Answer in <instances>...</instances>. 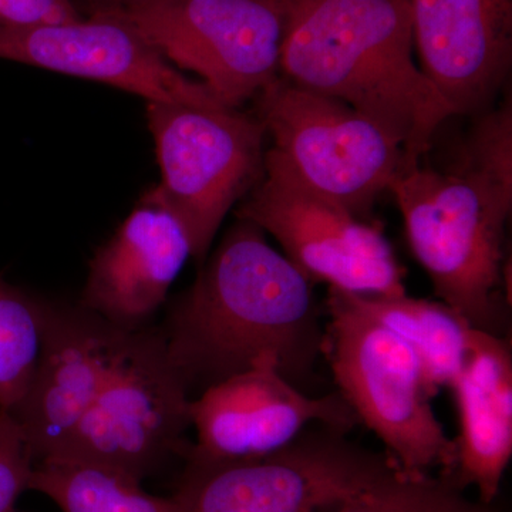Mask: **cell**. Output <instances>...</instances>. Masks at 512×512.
<instances>
[{
    "label": "cell",
    "mask_w": 512,
    "mask_h": 512,
    "mask_svg": "<svg viewBox=\"0 0 512 512\" xmlns=\"http://www.w3.org/2000/svg\"><path fill=\"white\" fill-rule=\"evenodd\" d=\"M255 114L272 154L303 185L362 218L404 163L396 138L333 97L279 76L261 92Z\"/></svg>",
    "instance_id": "9c48e42d"
},
{
    "label": "cell",
    "mask_w": 512,
    "mask_h": 512,
    "mask_svg": "<svg viewBox=\"0 0 512 512\" xmlns=\"http://www.w3.org/2000/svg\"><path fill=\"white\" fill-rule=\"evenodd\" d=\"M450 389L460 433L456 464L444 478L458 490L473 485L481 503L490 504L512 457V357L505 340L471 329L466 362Z\"/></svg>",
    "instance_id": "2e32d148"
},
{
    "label": "cell",
    "mask_w": 512,
    "mask_h": 512,
    "mask_svg": "<svg viewBox=\"0 0 512 512\" xmlns=\"http://www.w3.org/2000/svg\"><path fill=\"white\" fill-rule=\"evenodd\" d=\"M191 400L163 330H126L92 406L49 460L103 464L143 481L174 454L187 453Z\"/></svg>",
    "instance_id": "ba28073f"
},
{
    "label": "cell",
    "mask_w": 512,
    "mask_h": 512,
    "mask_svg": "<svg viewBox=\"0 0 512 512\" xmlns=\"http://www.w3.org/2000/svg\"><path fill=\"white\" fill-rule=\"evenodd\" d=\"M316 423L266 456L211 461L187 457L173 495L181 512H325L392 476L389 456Z\"/></svg>",
    "instance_id": "8992f818"
},
{
    "label": "cell",
    "mask_w": 512,
    "mask_h": 512,
    "mask_svg": "<svg viewBox=\"0 0 512 512\" xmlns=\"http://www.w3.org/2000/svg\"><path fill=\"white\" fill-rule=\"evenodd\" d=\"M410 0H289L281 76L349 104L420 163L451 113L416 63Z\"/></svg>",
    "instance_id": "7a4b0ae2"
},
{
    "label": "cell",
    "mask_w": 512,
    "mask_h": 512,
    "mask_svg": "<svg viewBox=\"0 0 512 512\" xmlns=\"http://www.w3.org/2000/svg\"><path fill=\"white\" fill-rule=\"evenodd\" d=\"M123 471L79 460L36 463L29 490L46 495L63 512H181L173 497L144 490Z\"/></svg>",
    "instance_id": "ac0fdd59"
},
{
    "label": "cell",
    "mask_w": 512,
    "mask_h": 512,
    "mask_svg": "<svg viewBox=\"0 0 512 512\" xmlns=\"http://www.w3.org/2000/svg\"><path fill=\"white\" fill-rule=\"evenodd\" d=\"M35 460L12 414L0 409V512L15 510L16 500L29 490Z\"/></svg>",
    "instance_id": "44dd1931"
},
{
    "label": "cell",
    "mask_w": 512,
    "mask_h": 512,
    "mask_svg": "<svg viewBox=\"0 0 512 512\" xmlns=\"http://www.w3.org/2000/svg\"><path fill=\"white\" fill-rule=\"evenodd\" d=\"M325 350L339 394L359 423L376 434L400 470L450 476L456 441L431 407L416 353L390 330L357 309L348 293L329 288Z\"/></svg>",
    "instance_id": "277c9868"
},
{
    "label": "cell",
    "mask_w": 512,
    "mask_h": 512,
    "mask_svg": "<svg viewBox=\"0 0 512 512\" xmlns=\"http://www.w3.org/2000/svg\"><path fill=\"white\" fill-rule=\"evenodd\" d=\"M191 254L190 239L164 205L144 194L89 262L79 305L121 330L144 328Z\"/></svg>",
    "instance_id": "9a60e30c"
},
{
    "label": "cell",
    "mask_w": 512,
    "mask_h": 512,
    "mask_svg": "<svg viewBox=\"0 0 512 512\" xmlns=\"http://www.w3.org/2000/svg\"><path fill=\"white\" fill-rule=\"evenodd\" d=\"M414 49L451 116L480 113L512 63V0H410Z\"/></svg>",
    "instance_id": "5bb4252c"
},
{
    "label": "cell",
    "mask_w": 512,
    "mask_h": 512,
    "mask_svg": "<svg viewBox=\"0 0 512 512\" xmlns=\"http://www.w3.org/2000/svg\"><path fill=\"white\" fill-rule=\"evenodd\" d=\"M124 332L80 305L59 308L46 303L35 372L9 412L35 464L56 457L79 426L109 375Z\"/></svg>",
    "instance_id": "4fadbf2b"
},
{
    "label": "cell",
    "mask_w": 512,
    "mask_h": 512,
    "mask_svg": "<svg viewBox=\"0 0 512 512\" xmlns=\"http://www.w3.org/2000/svg\"><path fill=\"white\" fill-rule=\"evenodd\" d=\"M348 293V292H346ZM350 302L412 348L423 369L431 397L451 383L467 359L473 329L463 315L443 302L410 296L348 293Z\"/></svg>",
    "instance_id": "e0dca14e"
},
{
    "label": "cell",
    "mask_w": 512,
    "mask_h": 512,
    "mask_svg": "<svg viewBox=\"0 0 512 512\" xmlns=\"http://www.w3.org/2000/svg\"><path fill=\"white\" fill-rule=\"evenodd\" d=\"M73 2L83 16H93L130 8L148 0H73Z\"/></svg>",
    "instance_id": "603a6c76"
},
{
    "label": "cell",
    "mask_w": 512,
    "mask_h": 512,
    "mask_svg": "<svg viewBox=\"0 0 512 512\" xmlns=\"http://www.w3.org/2000/svg\"><path fill=\"white\" fill-rule=\"evenodd\" d=\"M0 59L110 84L147 101H218L198 80L175 69L136 29L111 16L56 25L0 26Z\"/></svg>",
    "instance_id": "7c38bea8"
},
{
    "label": "cell",
    "mask_w": 512,
    "mask_h": 512,
    "mask_svg": "<svg viewBox=\"0 0 512 512\" xmlns=\"http://www.w3.org/2000/svg\"><path fill=\"white\" fill-rule=\"evenodd\" d=\"M288 13L289 0H148L100 15L123 20L224 106L242 109L281 76Z\"/></svg>",
    "instance_id": "52a82bcc"
},
{
    "label": "cell",
    "mask_w": 512,
    "mask_h": 512,
    "mask_svg": "<svg viewBox=\"0 0 512 512\" xmlns=\"http://www.w3.org/2000/svg\"><path fill=\"white\" fill-rule=\"evenodd\" d=\"M83 18L73 0H0V26L3 28L56 25Z\"/></svg>",
    "instance_id": "7402d4cb"
},
{
    "label": "cell",
    "mask_w": 512,
    "mask_h": 512,
    "mask_svg": "<svg viewBox=\"0 0 512 512\" xmlns=\"http://www.w3.org/2000/svg\"><path fill=\"white\" fill-rule=\"evenodd\" d=\"M12 512H18V511L13 510Z\"/></svg>",
    "instance_id": "cb8c5ba5"
},
{
    "label": "cell",
    "mask_w": 512,
    "mask_h": 512,
    "mask_svg": "<svg viewBox=\"0 0 512 512\" xmlns=\"http://www.w3.org/2000/svg\"><path fill=\"white\" fill-rule=\"evenodd\" d=\"M46 303H40L0 278V409L20 402L35 372Z\"/></svg>",
    "instance_id": "d6986e66"
},
{
    "label": "cell",
    "mask_w": 512,
    "mask_h": 512,
    "mask_svg": "<svg viewBox=\"0 0 512 512\" xmlns=\"http://www.w3.org/2000/svg\"><path fill=\"white\" fill-rule=\"evenodd\" d=\"M389 191L434 293L473 328L495 333L512 185L456 156L444 168H403Z\"/></svg>",
    "instance_id": "3957f363"
},
{
    "label": "cell",
    "mask_w": 512,
    "mask_h": 512,
    "mask_svg": "<svg viewBox=\"0 0 512 512\" xmlns=\"http://www.w3.org/2000/svg\"><path fill=\"white\" fill-rule=\"evenodd\" d=\"M332 512H484L446 478L399 470L353 495Z\"/></svg>",
    "instance_id": "ffe728a7"
},
{
    "label": "cell",
    "mask_w": 512,
    "mask_h": 512,
    "mask_svg": "<svg viewBox=\"0 0 512 512\" xmlns=\"http://www.w3.org/2000/svg\"><path fill=\"white\" fill-rule=\"evenodd\" d=\"M235 214L274 237L311 282L355 295H406L402 266L380 228L303 185L269 150L264 175Z\"/></svg>",
    "instance_id": "30bf717a"
},
{
    "label": "cell",
    "mask_w": 512,
    "mask_h": 512,
    "mask_svg": "<svg viewBox=\"0 0 512 512\" xmlns=\"http://www.w3.org/2000/svg\"><path fill=\"white\" fill-rule=\"evenodd\" d=\"M190 417L197 441L185 456L211 461L266 456L316 423L348 431L360 424L339 393L309 396L269 357L201 392Z\"/></svg>",
    "instance_id": "8fae6325"
},
{
    "label": "cell",
    "mask_w": 512,
    "mask_h": 512,
    "mask_svg": "<svg viewBox=\"0 0 512 512\" xmlns=\"http://www.w3.org/2000/svg\"><path fill=\"white\" fill-rule=\"evenodd\" d=\"M163 333L190 394L266 357L301 389L325 350L313 282L241 218L173 303Z\"/></svg>",
    "instance_id": "6da1fadb"
},
{
    "label": "cell",
    "mask_w": 512,
    "mask_h": 512,
    "mask_svg": "<svg viewBox=\"0 0 512 512\" xmlns=\"http://www.w3.org/2000/svg\"><path fill=\"white\" fill-rule=\"evenodd\" d=\"M146 117L161 174L147 194L180 221L202 264L228 212L264 175V123L220 101H148Z\"/></svg>",
    "instance_id": "5b68a950"
}]
</instances>
